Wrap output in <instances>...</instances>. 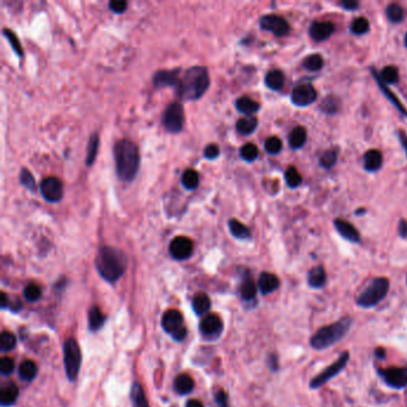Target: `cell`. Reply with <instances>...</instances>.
<instances>
[{
    "instance_id": "cell-41",
    "label": "cell",
    "mask_w": 407,
    "mask_h": 407,
    "mask_svg": "<svg viewBox=\"0 0 407 407\" xmlns=\"http://www.w3.org/2000/svg\"><path fill=\"white\" fill-rule=\"evenodd\" d=\"M258 154H259V151H258L256 145H253L252 142L245 144L244 146L240 148V157L243 158L245 161H248V163L256 160Z\"/></svg>"
},
{
    "instance_id": "cell-26",
    "label": "cell",
    "mask_w": 407,
    "mask_h": 407,
    "mask_svg": "<svg viewBox=\"0 0 407 407\" xmlns=\"http://www.w3.org/2000/svg\"><path fill=\"white\" fill-rule=\"evenodd\" d=\"M371 72H373V74H374V77H375V80H376V82H377V83H379V85H380V89H381V91H382V92L384 93V95H386V97H387V98H388V99H389V101H390V102H392V103H393V104H394V106H395V108H396V109H398V110H399V111H400V112H401V114H402L403 116H407V110H406L405 108H403V106H402V104H401V103H400V101H399V99H398V98H396V96H395V95H394V93H393L392 91H390V90L388 89V87H387V85H386V84H384V83L382 82V80H381V78H380V77H379V76H377V74H376V72H375V71H374V70H371Z\"/></svg>"
},
{
    "instance_id": "cell-51",
    "label": "cell",
    "mask_w": 407,
    "mask_h": 407,
    "mask_svg": "<svg viewBox=\"0 0 407 407\" xmlns=\"http://www.w3.org/2000/svg\"><path fill=\"white\" fill-rule=\"evenodd\" d=\"M128 8V3L124 0H111L109 3V9L111 10L114 14H123V12Z\"/></svg>"
},
{
    "instance_id": "cell-13",
    "label": "cell",
    "mask_w": 407,
    "mask_h": 407,
    "mask_svg": "<svg viewBox=\"0 0 407 407\" xmlns=\"http://www.w3.org/2000/svg\"><path fill=\"white\" fill-rule=\"evenodd\" d=\"M382 376L392 388L401 389L407 384V368H389L382 371Z\"/></svg>"
},
{
    "instance_id": "cell-28",
    "label": "cell",
    "mask_w": 407,
    "mask_h": 407,
    "mask_svg": "<svg viewBox=\"0 0 407 407\" xmlns=\"http://www.w3.org/2000/svg\"><path fill=\"white\" fill-rule=\"evenodd\" d=\"M326 283V273L322 266H315L308 273V284L312 288H321Z\"/></svg>"
},
{
    "instance_id": "cell-29",
    "label": "cell",
    "mask_w": 407,
    "mask_h": 407,
    "mask_svg": "<svg viewBox=\"0 0 407 407\" xmlns=\"http://www.w3.org/2000/svg\"><path fill=\"white\" fill-rule=\"evenodd\" d=\"M306 140H307V131L303 127L294 128L288 138L289 146L294 148V150H299V148L303 147Z\"/></svg>"
},
{
    "instance_id": "cell-22",
    "label": "cell",
    "mask_w": 407,
    "mask_h": 407,
    "mask_svg": "<svg viewBox=\"0 0 407 407\" xmlns=\"http://www.w3.org/2000/svg\"><path fill=\"white\" fill-rule=\"evenodd\" d=\"M258 119L256 116H244L239 118L235 124L237 131L241 135H250L257 129Z\"/></svg>"
},
{
    "instance_id": "cell-3",
    "label": "cell",
    "mask_w": 407,
    "mask_h": 407,
    "mask_svg": "<svg viewBox=\"0 0 407 407\" xmlns=\"http://www.w3.org/2000/svg\"><path fill=\"white\" fill-rule=\"evenodd\" d=\"M127 260L122 251L115 247L104 246L96 258V267L99 275L108 282H116L124 274Z\"/></svg>"
},
{
    "instance_id": "cell-36",
    "label": "cell",
    "mask_w": 407,
    "mask_h": 407,
    "mask_svg": "<svg viewBox=\"0 0 407 407\" xmlns=\"http://www.w3.org/2000/svg\"><path fill=\"white\" fill-rule=\"evenodd\" d=\"M182 184L185 189L195 190L199 184V176L197 171L192 169H188L184 171L182 176Z\"/></svg>"
},
{
    "instance_id": "cell-4",
    "label": "cell",
    "mask_w": 407,
    "mask_h": 407,
    "mask_svg": "<svg viewBox=\"0 0 407 407\" xmlns=\"http://www.w3.org/2000/svg\"><path fill=\"white\" fill-rule=\"evenodd\" d=\"M350 326L351 319L343 318L333 324L319 328L311 339L312 348L315 350H325V349L332 347L348 333Z\"/></svg>"
},
{
    "instance_id": "cell-58",
    "label": "cell",
    "mask_w": 407,
    "mask_h": 407,
    "mask_svg": "<svg viewBox=\"0 0 407 407\" xmlns=\"http://www.w3.org/2000/svg\"><path fill=\"white\" fill-rule=\"evenodd\" d=\"M375 355H376V357L379 358V360H383L384 356H386V351H384L382 348H379V349H376Z\"/></svg>"
},
{
    "instance_id": "cell-10",
    "label": "cell",
    "mask_w": 407,
    "mask_h": 407,
    "mask_svg": "<svg viewBox=\"0 0 407 407\" xmlns=\"http://www.w3.org/2000/svg\"><path fill=\"white\" fill-rule=\"evenodd\" d=\"M40 190L42 196L48 202H59L63 196V185L56 177H47L41 182Z\"/></svg>"
},
{
    "instance_id": "cell-45",
    "label": "cell",
    "mask_w": 407,
    "mask_h": 407,
    "mask_svg": "<svg viewBox=\"0 0 407 407\" xmlns=\"http://www.w3.org/2000/svg\"><path fill=\"white\" fill-rule=\"evenodd\" d=\"M19 182H21L22 185L30 190V191H34V190L36 189V182H35L34 176H32V173L27 169L22 170L21 174H19Z\"/></svg>"
},
{
    "instance_id": "cell-19",
    "label": "cell",
    "mask_w": 407,
    "mask_h": 407,
    "mask_svg": "<svg viewBox=\"0 0 407 407\" xmlns=\"http://www.w3.org/2000/svg\"><path fill=\"white\" fill-rule=\"evenodd\" d=\"M280 287V280L276 275L270 273L260 274L259 280H258V288L261 294L266 295L276 290Z\"/></svg>"
},
{
    "instance_id": "cell-9",
    "label": "cell",
    "mask_w": 407,
    "mask_h": 407,
    "mask_svg": "<svg viewBox=\"0 0 407 407\" xmlns=\"http://www.w3.org/2000/svg\"><path fill=\"white\" fill-rule=\"evenodd\" d=\"M259 25L263 30L273 32L276 36H286L290 32V25L283 17L277 15L263 16L259 21Z\"/></svg>"
},
{
    "instance_id": "cell-6",
    "label": "cell",
    "mask_w": 407,
    "mask_h": 407,
    "mask_svg": "<svg viewBox=\"0 0 407 407\" xmlns=\"http://www.w3.org/2000/svg\"><path fill=\"white\" fill-rule=\"evenodd\" d=\"M63 363L66 375L71 381L78 377L80 364H82V351L79 344L73 338L67 339L63 345Z\"/></svg>"
},
{
    "instance_id": "cell-17",
    "label": "cell",
    "mask_w": 407,
    "mask_h": 407,
    "mask_svg": "<svg viewBox=\"0 0 407 407\" xmlns=\"http://www.w3.org/2000/svg\"><path fill=\"white\" fill-rule=\"evenodd\" d=\"M333 31L334 24L331 22H314L309 28V35L316 42L327 40Z\"/></svg>"
},
{
    "instance_id": "cell-50",
    "label": "cell",
    "mask_w": 407,
    "mask_h": 407,
    "mask_svg": "<svg viewBox=\"0 0 407 407\" xmlns=\"http://www.w3.org/2000/svg\"><path fill=\"white\" fill-rule=\"evenodd\" d=\"M15 369V362L11 357H3L0 360V373L3 375H10Z\"/></svg>"
},
{
    "instance_id": "cell-18",
    "label": "cell",
    "mask_w": 407,
    "mask_h": 407,
    "mask_svg": "<svg viewBox=\"0 0 407 407\" xmlns=\"http://www.w3.org/2000/svg\"><path fill=\"white\" fill-rule=\"evenodd\" d=\"M334 226L337 228L338 233L342 235V237L347 239V240L351 241V243H360L361 241V235L358 233V231L354 227L350 222L344 221L343 219H335L334 220Z\"/></svg>"
},
{
    "instance_id": "cell-30",
    "label": "cell",
    "mask_w": 407,
    "mask_h": 407,
    "mask_svg": "<svg viewBox=\"0 0 407 407\" xmlns=\"http://www.w3.org/2000/svg\"><path fill=\"white\" fill-rule=\"evenodd\" d=\"M211 306H212L211 299H209L208 295L205 293L197 294V295L192 300V308H193V311H195L196 314H198V315L205 314V313L208 312L209 308H211Z\"/></svg>"
},
{
    "instance_id": "cell-12",
    "label": "cell",
    "mask_w": 407,
    "mask_h": 407,
    "mask_svg": "<svg viewBox=\"0 0 407 407\" xmlns=\"http://www.w3.org/2000/svg\"><path fill=\"white\" fill-rule=\"evenodd\" d=\"M316 91L311 84H300L294 87L292 92V102L296 106H307L314 103Z\"/></svg>"
},
{
    "instance_id": "cell-38",
    "label": "cell",
    "mask_w": 407,
    "mask_h": 407,
    "mask_svg": "<svg viewBox=\"0 0 407 407\" xmlns=\"http://www.w3.org/2000/svg\"><path fill=\"white\" fill-rule=\"evenodd\" d=\"M284 178H286V182H287V184H288V186H290V188H298V186L301 185V183H302L301 174L299 173V171L296 170V167H294V166H289L288 169L286 170Z\"/></svg>"
},
{
    "instance_id": "cell-31",
    "label": "cell",
    "mask_w": 407,
    "mask_h": 407,
    "mask_svg": "<svg viewBox=\"0 0 407 407\" xmlns=\"http://www.w3.org/2000/svg\"><path fill=\"white\" fill-rule=\"evenodd\" d=\"M130 398L131 402H133V407H150V403H148V400L146 398V394H145L144 389H142L141 384L139 383L133 384L130 392Z\"/></svg>"
},
{
    "instance_id": "cell-14",
    "label": "cell",
    "mask_w": 407,
    "mask_h": 407,
    "mask_svg": "<svg viewBox=\"0 0 407 407\" xmlns=\"http://www.w3.org/2000/svg\"><path fill=\"white\" fill-rule=\"evenodd\" d=\"M180 69L170 71H159L153 76L156 87H174L178 86L180 80Z\"/></svg>"
},
{
    "instance_id": "cell-56",
    "label": "cell",
    "mask_w": 407,
    "mask_h": 407,
    "mask_svg": "<svg viewBox=\"0 0 407 407\" xmlns=\"http://www.w3.org/2000/svg\"><path fill=\"white\" fill-rule=\"evenodd\" d=\"M398 137H399V140H400V142H401V145H402L403 150H405L406 154H407V135H406L405 133H403V131H399Z\"/></svg>"
},
{
    "instance_id": "cell-44",
    "label": "cell",
    "mask_w": 407,
    "mask_h": 407,
    "mask_svg": "<svg viewBox=\"0 0 407 407\" xmlns=\"http://www.w3.org/2000/svg\"><path fill=\"white\" fill-rule=\"evenodd\" d=\"M338 159V152L337 150H327L322 153V156L320 157V165L325 169H329L335 164V161Z\"/></svg>"
},
{
    "instance_id": "cell-53",
    "label": "cell",
    "mask_w": 407,
    "mask_h": 407,
    "mask_svg": "<svg viewBox=\"0 0 407 407\" xmlns=\"http://www.w3.org/2000/svg\"><path fill=\"white\" fill-rule=\"evenodd\" d=\"M216 402L220 407H228V401H227V394H226L224 390H219L215 395Z\"/></svg>"
},
{
    "instance_id": "cell-35",
    "label": "cell",
    "mask_w": 407,
    "mask_h": 407,
    "mask_svg": "<svg viewBox=\"0 0 407 407\" xmlns=\"http://www.w3.org/2000/svg\"><path fill=\"white\" fill-rule=\"evenodd\" d=\"M98 146H99V137L97 133H93L91 135L89 140V145H87V150H86V159L85 163L89 166H91L95 161L97 157V152H98Z\"/></svg>"
},
{
    "instance_id": "cell-52",
    "label": "cell",
    "mask_w": 407,
    "mask_h": 407,
    "mask_svg": "<svg viewBox=\"0 0 407 407\" xmlns=\"http://www.w3.org/2000/svg\"><path fill=\"white\" fill-rule=\"evenodd\" d=\"M219 154H220V150L215 144H211L206 147L205 157L207 158V159H215V158L219 157Z\"/></svg>"
},
{
    "instance_id": "cell-40",
    "label": "cell",
    "mask_w": 407,
    "mask_h": 407,
    "mask_svg": "<svg viewBox=\"0 0 407 407\" xmlns=\"http://www.w3.org/2000/svg\"><path fill=\"white\" fill-rule=\"evenodd\" d=\"M386 15L387 17L392 23H400V22L403 19V16H405V12H403L402 8L398 4H390L387 6L386 9Z\"/></svg>"
},
{
    "instance_id": "cell-49",
    "label": "cell",
    "mask_w": 407,
    "mask_h": 407,
    "mask_svg": "<svg viewBox=\"0 0 407 407\" xmlns=\"http://www.w3.org/2000/svg\"><path fill=\"white\" fill-rule=\"evenodd\" d=\"M264 147L269 154H277L282 150V141L277 137H271L265 141Z\"/></svg>"
},
{
    "instance_id": "cell-25",
    "label": "cell",
    "mask_w": 407,
    "mask_h": 407,
    "mask_svg": "<svg viewBox=\"0 0 407 407\" xmlns=\"http://www.w3.org/2000/svg\"><path fill=\"white\" fill-rule=\"evenodd\" d=\"M195 382L192 377H190L186 374H180L174 380V389L178 394H189L193 390Z\"/></svg>"
},
{
    "instance_id": "cell-5",
    "label": "cell",
    "mask_w": 407,
    "mask_h": 407,
    "mask_svg": "<svg viewBox=\"0 0 407 407\" xmlns=\"http://www.w3.org/2000/svg\"><path fill=\"white\" fill-rule=\"evenodd\" d=\"M389 290V281L379 277L371 282L368 288L357 298V305L363 308H370L386 298Z\"/></svg>"
},
{
    "instance_id": "cell-2",
    "label": "cell",
    "mask_w": 407,
    "mask_h": 407,
    "mask_svg": "<svg viewBox=\"0 0 407 407\" xmlns=\"http://www.w3.org/2000/svg\"><path fill=\"white\" fill-rule=\"evenodd\" d=\"M116 172L123 182H131L140 167V152L130 140H119L114 146Z\"/></svg>"
},
{
    "instance_id": "cell-34",
    "label": "cell",
    "mask_w": 407,
    "mask_h": 407,
    "mask_svg": "<svg viewBox=\"0 0 407 407\" xmlns=\"http://www.w3.org/2000/svg\"><path fill=\"white\" fill-rule=\"evenodd\" d=\"M105 318L103 315V313L99 309V307L93 306L89 312V326L90 328L93 329V331H97L104 325Z\"/></svg>"
},
{
    "instance_id": "cell-23",
    "label": "cell",
    "mask_w": 407,
    "mask_h": 407,
    "mask_svg": "<svg viewBox=\"0 0 407 407\" xmlns=\"http://www.w3.org/2000/svg\"><path fill=\"white\" fill-rule=\"evenodd\" d=\"M229 232L235 238L240 239V240H247L251 238V232L243 222H240L237 219H231L228 222Z\"/></svg>"
},
{
    "instance_id": "cell-33",
    "label": "cell",
    "mask_w": 407,
    "mask_h": 407,
    "mask_svg": "<svg viewBox=\"0 0 407 407\" xmlns=\"http://www.w3.org/2000/svg\"><path fill=\"white\" fill-rule=\"evenodd\" d=\"M257 294V287L254 281L251 279L250 276H246L243 280V283L240 286V295L241 298L246 301H250V300L254 299Z\"/></svg>"
},
{
    "instance_id": "cell-43",
    "label": "cell",
    "mask_w": 407,
    "mask_h": 407,
    "mask_svg": "<svg viewBox=\"0 0 407 407\" xmlns=\"http://www.w3.org/2000/svg\"><path fill=\"white\" fill-rule=\"evenodd\" d=\"M17 344V339L16 335L9 331H4L0 335V349L3 351H10L12 350Z\"/></svg>"
},
{
    "instance_id": "cell-32",
    "label": "cell",
    "mask_w": 407,
    "mask_h": 407,
    "mask_svg": "<svg viewBox=\"0 0 407 407\" xmlns=\"http://www.w3.org/2000/svg\"><path fill=\"white\" fill-rule=\"evenodd\" d=\"M18 374H19V376H21V379L24 380V381L34 380L35 376L37 375L36 363H35V362H32V361L22 362L21 366H19Z\"/></svg>"
},
{
    "instance_id": "cell-55",
    "label": "cell",
    "mask_w": 407,
    "mask_h": 407,
    "mask_svg": "<svg viewBox=\"0 0 407 407\" xmlns=\"http://www.w3.org/2000/svg\"><path fill=\"white\" fill-rule=\"evenodd\" d=\"M399 233H400V235H401V237H407V221L406 220H401V221H400V224H399Z\"/></svg>"
},
{
    "instance_id": "cell-7",
    "label": "cell",
    "mask_w": 407,
    "mask_h": 407,
    "mask_svg": "<svg viewBox=\"0 0 407 407\" xmlns=\"http://www.w3.org/2000/svg\"><path fill=\"white\" fill-rule=\"evenodd\" d=\"M184 122H185V115H184L183 105L178 102L171 103L163 115L165 129L170 133H179L184 127Z\"/></svg>"
},
{
    "instance_id": "cell-54",
    "label": "cell",
    "mask_w": 407,
    "mask_h": 407,
    "mask_svg": "<svg viewBox=\"0 0 407 407\" xmlns=\"http://www.w3.org/2000/svg\"><path fill=\"white\" fill-rule=\"evenodd\" d=\"M341 5L345 10H350V11H354V10H356L360 6V4L357 2H355V0H342Z\"/></svg>"
},
{
    "instance_id": "cell-57",
    "label": "cell",
    "mask_w": 407,
    "mask_h": 407,
    "mask_svg": "<svg viewBox=\"0 0 407 407\" xmlns=\"http://www.w3.org/2000/svg\"><path fill=\"white\" fill-rule=\"evenodd\" d=\"M185 407H205L203 406V403L201 401H198V400H189L188 402H186V406Z\"/></svg>"
},
{
    "instance_id": "cell-16",
    "label": "cell",
    "mask_w": 407,
    "mask_h": 407,
    "mask_svg": "<svg viewBox=\"0 0 407 407\" xmlns=\"http://www.w3.org/2000/svg\"><path fill=\"white\" fill-rule=\"evenodd\" d=\"M199 329L205 337H218L222 331V320L216 314H209L203 318L201 324H199Z\"/></svg>"
},
{
    "instance_id": "cell-39",
    "label": "cell",
    "mask_w": 407,
    "mask_h": 407,
    "mask_svg": "<svg viewBox=\"0 0 407 407\" xmlns=\"http://www.w3.org/2000/svg\"><path fill=\"white\" fill-rule=\"evenodd\" d=\"M380 78L384 84H395L399 80V71L395 66H387L381 71Z\"/></svg>"
},
{
    "instance_id": "cell-8",
    "label": "cell",
    "mask_w": 407,
    "mask_h": 407,
    "mask_svg": "<svg viewBox=\"0 0 407 407\" xmlns=\"http://www.w3.org/2000/svg\"><path fill=\"white\" fill-rule=\"evenodd\" d=\"M349 358H350V354H349L348 351H345V353H343L338 357L337 361L333 362V363L326 368L325 370H322L320 374H318V375L309 382V387L313 389H316L319 388V387H321L322 384H325L327 381L333 379L337 374H339L344 369V367L347 366V363L349 362Z\"/></svg>"
},
{
    "instance_id": "cell-11",
    "label": "cell",
    "mask_w": 407,
    "mask_h": 407,
    "mask_svg": "<svg viewBox=\"0 0 407 407\" xmlns=\"http://www.w3.org/2000/svg\"><path fill=\"white\" fill-rule=\"evenodd\" d=\"M193 252V243L188 237H176L170 243V253L174 259L184 260L188 259Z\"/></svg>"
},
{
    "instance_id": "cell-47",
    "label": "cell",
    "mask_w": 407,
    "mask_h": 407,
    "mask_svg": "<svg viewBox=\"0 0 407 407\" xmlns=\"http://www.w3.org/2000/svg\"><path fill=\"white\" fill-rule=\"evenodd\" d=\"M4 35L8 37V40L10 42V44L12 46V49L15 50V53L18 55V56H23V49H22V44L16 36V34L14 31H11L10 29H4Z\"/></svg>"
},
{
    "instance_id": "cell-59",
    "label": "cell",
    "mask_w": 407,
    "mask_h": 407,
    "mask_svg": "<svg viewBox=\"0 0 407 407\" xmlns=\"http://www.w3.org/2000/svg\"><path fill=\"white\" fill-rule=\"evenodd\" d=\"M6 306H8V295L3 292L2 293V308H6Z\"/></svg>"
},
{
    "instance_id": "cell-21",
    "label": "cell",
    "mask_w": 407,
    "mask_h": 407,
    "mask_svg": "<svg viewBox=\"0 0 407 407\" xmlns=\"http://www.w3.org/2000/svg\"><path fill=\"white\" fill-rule=\"evenodd\" d=\"M235 108L241 114L246 116H253V114H256L258 110L260 109V105L256 101L250 98V97H240L235 102Z\"/></svg>"
},
{
    "instance_id": "cell-37",
    "label": "cell",
    "mask_w": 407,
    "mask_h": 407,
    "mask_svg": "<svg viewBox=\"0 0 407 407\" xmlns=\"http://www.w3.org/2000/svg\"><path fill=\"white\" fill-rule=\"evenodd\" d=\"M303 67L306 70L311 71V72H316V71H320L324 66V59H322L321 55L319 54H313L307 56L305 60H303Z\"/></svg>"
},
{
    "instance_id": "cell-46",
    "label": "cell",
    "mask_w": 407,
    "mask_h": 407,
    "mask_svg": "<svg viewBox=\"0 0 407 407\" xmlns=\"http://www.w3.org/2000/svg\"><path fill=\"white\" fill-rule=\"evenodd\" d=\"M339 109V99L333 96L326 97L321 104V110L326 114H334Z\"/></svg>"
},
{
    "instance_id": "cell-15",
    "label": "cell",
    "mask_w": 407,
    "mask_h": 407,
    "mask_svg": "<svg viewBox=\"0 0 407 407\" xmlns=\"http://www.w3.org/2000/svg\"><path fill=\"white\" fill-rule=\"evenodd\" d=\"M161 325H163L164 329L167 333L173 335L178 329L184 327L182 313L177 311V309H169V311L164 313L163 319H161Z\"/></svg>"
},
{
    "instance_id": "cell-48",
    "label": "cell",
    "mask_w": 407,
    "mask_h": 407,
    "mask_svg": "<svg viewBox=\"0 0 407 407\" xmlns=\"http://www.w3.org/2000/svg\"><path fill=\"white\" fill-rule=\"evenodd\" d=\"M41 295H42L41 288L37 286V284L31 283V284H28V286L25 287L24 296L28 301H30V302L37 301V300L41 298Z\"/></svg>"
},
{
    "instance_id": "cell-24",
    "label": "cell",
    "mask_w": 407,
    "mask_h": 407,
    "mask_svg": "<svg viewBox=\"0 0 407 407\" xmlns=\"http://www.w3.org/2000/svg\"><path fill=\"white\" fill-rule=\"evenodd\" d=\"M18 396V388L15 383L5 384L0 392V403L3 406H11Z\"/></svg>"
},
{
    "instance_id": "cell-27",
    "label": "cell",
    "mask_w": 407,
    "mask_h": 407,
    "mask_svg": "<svg viewBox=\"0 0 407 407\" xmlns=\"http://www.w3.org/2000/svg\"><path fill=\"white\" fill-rule=\"evenodd\" d=\"M265 85L274 91L281 90L284 85V74L280 70H271L265 76Z\"/></svg>"
},
{
    "instance_id": "cell-42",
    "label": "cell",
    "mask_w": 407,
    "mask_h": 407,
    "mask_svg": "<svg viewBox=\"0 0 407 407\" xmlns=\"http://www.w3.org/2000/svg\"><path fill=\"white\" fill-rule=\"evenodd\" d=\"M370 24L369 21L364 17H358L355 18L351 23V32L355 35H364L369 31Z\"/></svg>"
},
{
    "instance_id": "cell-1",
    "label": "cell",
    "mask_w": 407,
    "mask_h": 407,
    "mask_svg": "<svg viewBox=\"0 0 407 407\" xmlns=\"http://www.w3.org/2000/svg\"><path fill=\"white\" fill-rule=\"evenodd\" d=\"M211 79L208 70L203 66H192L180 77L176 95L183 101H196L208 90Z\"/></svg>"
},
{
    "instance_id": "cell-20",
    "label": "cell",
    "mask_w": 407,
    "mask_h": 407,
    "mask_svg": "<svg viewBox=\"0 0 407 407\" xmlns=\"http://www.w3.org/2000/svg\"><path fill=\"white\" fill-rule=\"evenodd\" d=\"M364 169L369 172H375L382 165V154L377 150H370L364 154Z\"/></svg>"
},
{
    "instance_id": "cell-60",
    "label": "cell",
    "mask_w": 407,
    "mask_h": 407,
    "mask_svg": "<svg viewBox=\"0 0 407 407\" xmlns=\"http://www.w3.org/2000/svg\"><path fill=\"white\" fill-rule=\"evenodd\" d=\"M405 46L407 47V34H406V36H405Z\"/></svg>"
}]
</instances>
